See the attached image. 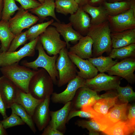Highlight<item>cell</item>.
Instances as JSON below:
<instances>
[{"instance_id": "cell-1", "label": "cell", "mask_w": 135, "mask_h": 135, "mask_svg": "<svg viewBox=\"0 0 135 135\" xmlns=\"http://www.w3.org/2000/svg\"><path fill=\"white\" fill-rule=\"evenodd\" d=\"M111 32L108 20L98 24L91 25L86 35L93 41L92 57L102 56L104 52H110L112 48Z\"/></svg>"}, {"instance_id": "cell-2", "label": "cell", "mask_w": 135, "mask_h": 135, "mask_svg": "<svg viewBox=\"0 0 135 135\" xmlns=\"http://www.w3.org/2000/svg\"><path fill=\"white\" fill-rule=\"evenodd\" d=\"M0 70L2 75L11 81L20 90L28 93L30 80L37 70H31L18 62L1 67Z\"/></svg>"}, {"instance_id": "cell-3", "label": "cell", "mask_w": 135, "mask_h": 135, "mask_svg": "<svg viewBox=\"0 0 135 135\" xmlns=\"http://www.w3.org/2000/svg\"><path fill=\"white\" fill-rule=\"evenodd\" d=\"M54 84L47 72L42 68L38 69L30 80L29 92L35 98L44 100L54 92Z\"/></svg>"}, {"instance_id": "cell-4", "label": "cell", "mask_w": 135, "mask_h": 135, "mask_svg": "<svg viewBox=\"0 0 135 135\" xmlns=\"http://www.w3.org/2000/svg\"><path fill=\"white\" fill-rule=\"evenodd\" d=\"M36 49L38 52L37 58L34 61L28 62L27 60L22 61V65L34 70H37L38 68H42L48 73L54 84H57L58 79V72L56 66V62L58 54L50 56L46 54L42 45L38 41L36 46Z\"/></svg>"}, {"instance_id": "cell-5", "label": "cell", "mask_w": 135, "mask_h": 135, "mask_svg": "<svg viewBox=\"0 0 135 135\" xmlns=\"http://www.w3.org/2000/svg\"><path fill=\"white\" fill-rule=\"evenodd\" d=\"M66 47L60 51L56 59V66L59 78L57 85L61 87L68 83L77 76L76 66L69 57Z\"/></svg>"}, {"instance_id": "cell-6", "label": "cell", "mask_w": 135, "mask_h": 135, "mask_svg": "<svg viewBox=\"0 0 135 135\" xmlns=\"http://www.w3.org/2000/svg\"><path fill=\"white\" fill-rule=\"evenodd\" d=\"M38 41L50 56L58 54L62 49L66 46V42L61 39L60 34L56 28L51 25L39 36Z\"/></svg>"}, {"instance_id": "cell-7", "label": "cell", "mask_w": 135, "mask_h": 135, "mask_svg": "<svg viewBox=\"0 0 135 135\" xmlns=\"http://www.w3.org/2000/svg\"><path fill=\"white\" fill-rule=\"evenodd\" d=\"M39 36L25 44L17 51L10 52L6 51L0 52V67L18 63L25 57L34 56L35 54L36 46L38 41Z\"/></svg>"}, {"instance_id": "cell-8", "label": "cell", "mask_w": 135, "mask_h": 135, "mask_svg": "<svg viewBox=\"0 0 135 135\" xmlns=\"http://www.w3.org/2000/svg\"><path fill=\"white\" fill-rule=\"evenodd\" d=\"M15 15L8 21L11 32L15 35H18L25 28H29L39 20L38 17L24 9L21 6Z\"/></svg>"}, {"instance_id": "cell-9", "label": "cell", "mask_w": 135, "mask_h": 135, "mask_svg": "<svg viewBox=\"0 0 135 135\" xmlns=\"http://www.w3.org/2000/svg\"><path fill=\"white\" fill-rule=\"evenodd\" d=\"M120 80L119 76L100 73L92 78L86 80L85 86L96 92L115 90L120 85Z\"/></svg>"}, {"instance_id": "cell-10", "label": "cell", "mask_w": 135, "mask_h": 135, "mask_svg": "<svg viewBox=\"0 0 135 135\" xmlns=\"http://www.w3.org/2000/svg\"><path fill=\"white\" fill-rule=\"evenodd\" d=\"M108 20L111 32H120L135 28V13L130 8L116 16L108 15Z\"/></svg>"}, {"instance_id": "cell-11", "label": "cell", "mask_w": 135, "mask_h": 135, "mask_svg": "<svg viewBox=\"0 0 135 135\" xmlns=\"http://www.w3.org/2000/svg\"><path fill=\"white\" fill-rule=\"evenodd\" d=\"M86 80L77 76L70 81L66 89L62 92L57 93L53 92L50 100L55 103L65 104L71 101L75 96L78 90L85 86Z\"/></svg>"}, {"instance_id": "cell-12", "label": "cell", "mask_w": 135, "mask_h": 135, "mask_svg": "<svg viewBox=\"0 0 135 135\" xmlns=\"http://www.w3.org/2000/svg\"><path fill=\"white\" fill-rule=\"evenodd\" d=\"M135 58H129L117 62L106 72L111 76H116L124 78L128 82L132 84L135 81Z\"/></svg>"}, {"instance_id": "cell-13", "label": "cell", "mask_w": 135, "mask_h": 135, "mask_svg": "<svg viewBox=\"0 0 135 135\" xmlns=\"http://www.w3.org/2000/svg\"><path fill=\"white\" fill-rule=\"evenodd\" d=\"M100 96L97 92L87 87L79 88L71 101V110H78L84 106H92L98 99Z\"/></svg>"}, {"instance_id": "cell-14", "label": "cell", "mask_w": 135, "mask_h": 135, "mask_svg": "<svg viewBox=\"0 0 135 135\" xmlns=\"http://www.w3.org/2000/svg\"><path fill=\"white\" fill-rule=\"evenodd\" d=\"M18 90L9 79L3 75L0 77V96L6 109L16 102Z\"/></svg>"}, {"instance_id": "cell-15", "label": "cell", "mask_w": 135, "mask_h": 135, "mask_svg": "<svg viewBox=\"0 0 135 135\" xmlns=\"http://www.w3.org/2000/svg\"><path fill=\"white\" fill-rule=\"evenodd\" d=\"M50 96L44 100L36 107L32 116L34 124L40 131L43 130L50 120Z\"/></svg>"}, {"instance_id": "cell-16", "label": "cell", "mask_w": 135, "mask_h": 135, "mask_svg": "<svg viewBox=\"0 0 135 135\" xmlns=\"http://www.w3.org/2000/svg\"><path fill=\"white\" fill-rule=\"evenodd\" d=\"M68 56L79 70L77 75L85 79L92 78L97 75L98 71L88 59H84L68 51Z\"/></svg>"}, {"instance_id": "cell-17", "label": "cell", "mask_w": 135, "mask_h": 135, "mask_svg": "<svg viewBox=\"0 0 135 135\" xmlns=\"http://www.w3.org/2000/svg\"><path fill=\"white\" fill-rule=\"evenodd\" d=\"M68 19L75 30L83 36L86 35L91 26V18L82 7H79L76 12L70 15Z\"/></svg>"}, {"instance_id": "cell-18", "label": "cell", "mask_w": 135, "mask_h": 135, "mask_svg": "<svg viewBox=\"0 0 135 135\" xmlns=\"http://www.w3.org/2000/svg\"><path fill=\"white\" fill-rule=\"evenodd\" d=\"M100 98L92 106L98 112L105 115L110 108L115 104L118 99V94L116 90L107 91L100 96Z\"/></svg>"}, {"instance_id": "cell-19", "label": "cell", "mask_w": 135, "mask_h": 135, "mask_svg": "<svg viewBox=\"0 0 135 135\" xmlns=\"http://www.w3.org/2000/svg\"><path fill=\"white\" fill-rule=\"evenodd\" d=\"M50 25L54 27L60 35L62 36L66 43L68 50L70 46V42H76L84 36L74 29L70 22L66 24L64 22L56 21L53 22Z\"/></svg>"}, {"instance_id": "cell-20", "label": "cell", "mask_w": 135, "mask_h": 135, "mask_svg": "<svg viewBox=\"0 0 135 135\" xmlns=\"http://www.w3.org/2000/svg\"><path fill=\"white\" fill-rule=\"evenodd\" d=\"M93 41L91 38L86 35L83 36L76 44L69 48L68 52L84 59L92 57Z\"/></svg>"}, {"instance_id": "cell-21", "label": "cell", "mask_w": 135, "mask_h": 135, "mask_svg": "<svg viewBox=\"0 0 135 135\" xmlns=\"http://www.w3.org/2000/svg\"><path fill=\"white\" fill-rule=\"evenodd\" d=\"M71 101L64 104L60 109L55 111H50V122L56 128L64 134L65 132L66 120L71 110Z\"/></svg>"}, {"instance_id": "cell-22", "label": "cell", "mask_w": 135, "mask_h": 135, "mask_svg": "<svg viewBox=\"0 0 135 135\" xmlns=\"http://www.w3.org/2000/svg\"><path fill=\"white\" fill-rule=\"evenodd\" d=\"M55 5L54 0H44L40 6L36 8L28 10L30 13L36 15L39 19L40 23L46 20L47 17L50 16L56 21L60 22L57 18L55 12Z\"/></svg>"}, {"instance_id": "cell-23", "label": "cell", "mask_w": 135, "mask_h": 135, "mask_svg": "<svg viewBox=\"0 0 135 135\" xmlns=\"http://www.w3.org/2000/svg\"><path fill=\"white\" fill-rule=\"evenodd\" d=\"M112 47L118 48L135 44V28L120 32H111Z\"/></svg>"}, {"instance_id": "cell-24", "label": "cell", "mask_w": 135, "mask_h": 135, "mask_svg": "<svg viewBox=\"0 0 135 135\" xmlns=\"http://www.w3.org/2000/svg\"><path fill=\"white\" fill-rule=\"evenodd\" d=\"M43 100L37 99L30 93L24 92L19 89L15 102L22 106L32 117L36 108Z\"/></svg>"}, {"instance_id": "cell-25", "label": "cell", "mask_w": 135, "mask_h": 135, "mask_svg": "<svg viewBox=\"0 0 135 135\" xmlns=\"http://www.w3.org/2000/svg\"><path fill=\"white\" fill-rule=\"evenodd\" d=\"M81 7L91 16V25L98 24L108 20V14L102 5L94 6L88 3Z\"/></svg>"}, {"instance_id": "cell-26", "label": "cell", "mask_w": 135, "mask_h": 135, "mask_svg": "<svg viewBox=\"0 0 135 135\" xmlns=\"http://www.w3.org/2000/svg\"><path fill=\"white\" fill-rule=\"evenodd\" d=\"M135 131V125L132 124L127 120L115 123L102 132L109 135H134Z\"/></svg>"}, {"instance_id": "cell-27", "label": "cell", "mask_w": 135, "mask_h": 135, "mask_svg": "<svg viewBox=\"0 0 135 135\" xmlns=\"http://www.w3.org/2000/svg\"><path fill=\"white\" fill-rule=\"evenodd\" d=\"M15 36L9 28L8 21L0 20V42L2 52L8 50L12 41Z\"/></svg>"}, {"instance_id": "cell-28", "label": "cell", "mask_w": 135, "mask_h": 135, "mask_svg": "<svg viewBox=\"0 0 135 135\" xmlns=\"http://www.w3.org/2000/svg\"><path fill=\"white\" fill-rule=\"evenodd\" d=\"M128 103L116 104L105 115L113 123L119 121H124L127 120L126 112Z\"/></svg>"}, {"instance_id": "cell-29", "label": "cell", "mask_w": 135, "mask_h": 135, "mask_svg": "<svg viewBox=\"0 0 135 135\" xmlns=\"http://www.w3.org/2000/svg\"><path fill=\"white\" fill-rule=\"evenodd\" d=\"M88 59L101 73L106 72L118 62L117 60H113L109 56H101L96 57H92Z\"/></svg>"}, {"instance_id": "cell-30", "label": "cell", "mask_w": 135, "mask_h": 135, "mask_svg": "<svg viewBox=\"0 0 135 135\" xmlns=\"http://www.w3.org/2000/svg\"><path fill=\"white\" fill-rule=\"evenodd\" d=\"M102 5L110 16H115L124 13L130 8V1H124L113 2H104Z\"/></svg>"}, {"instance_id": "cell-31", "label": "cell", "mask_w": 135, "mask_h": 135, "mask_svg": "<svg viewBox=\"0 0 135 135\" xmlns=\"http://www.w3.org/2000/svg\"><path fill=\"white\" fill-rule=\"evenodd\" d=\"M56 12L65 16L73 14L79 8L75 0H55Z\"/></svg>"}, {"instance_id": "cell-32", "label": "cell", "mask_w": 135, "mask_h": 135, "mask_svg": "<svg viewBox=\"0 0 135 135\" xmlns=\"http://www.w3.org/2000/svg\"><path fill=\"white\" fill-rule=\"evenodd\" d=\"M112 58L118 59L134 58L135 57V44L118 48H113L109 55Z\"/></svg>"}, {"instance_id": "cell-33", "label": "cell", "mask_w": 135, "mask_h": 135, "mask_svg": "<svg viewBox=\"0 0 135 135\" xmlns=\"http://www.w3.org/2000/svg\"><path fill=\"white\" fill-rule=\"evenodd\" d=\"M12 113L19 116L34 133L36 132L35 124L32 117L27 113L24 108L16 102L14 103L10 108Z\"/></svg>"}, {"instance_id": "cell-34", "label": "cell", "mask_w": 135, "mask_h": 135, "mask_svg": "<svg viewBox=\"0 0 135 135\" xmlns=\"http://www.w3.org/2000/svg\"><path fill=\"white\" fill-rule=\"evenodd\" d=\"M78 126L87 129L89 131L90 135H98L99 132H103L106 128L93 119L89 120H79L75 123Z\"/></svg>"}, {"instance_id": "cell-35", "label": "cell", "mask_w": 135, "mask_h": 135, "mask_svg": "<svg viewBox=\"0 0 135 135\" xmlns=\"http://www.w3.org/2000/svg\"><path fill=\"white\" fill-rule=\"evenodd\" d=\"M52 19L47 22L40 23L33 25L27 30L26 36L28 40L32 41L44 32L47 28L54 22Z\"/></svg>"}, {"instance_id": "cell-36", "label": "cell", "mask_w": 135, "mask_h": 135, "mask_svg": "<svg viewBox=\"0 0 135 135\" xmlns=\"http://www.w3.org/2000/svg\"><path fill=\"white\" fill-rule=\"evenodd\" d=\"M118 94V98L122 103H128L134 100L135 98V92L132 88L128 84L124 87L119 85L116 89Z\"/></svg>"}, {"instance_id": "cell-37", "label": "cell", "mask_w": 135, "mask_h": 135, "mask_svg": "<svg viewBox=\"0 0 135 135\" xmlns=\"http://www.w3.org/2000/svg\"><path fill=\"white\" fill-rule=\"evenodd\" d=\"M80 110L90 113L94 116V118L92 119L105 127L106 129L112 126L115 124L105 115L100 114L95 111L91 106L84 107Z\"/></svg>"}, {"instance_id": "cell-38", "label": "cell", "mask_w": 135, "mask_h": 135, "mask_svg": "<svg viewBox=\"0 0 135 135\" xmlns=\"http://www.w3.org/2000/svg\"><path fill=\"white\" fill-rule=\"evenodd\" d=\"M1 20L8 21L15 12L20 8L16 4L15 0H4Z\"/></svg>"}, {"instance_id": "cell-39", "label": "cell", "mask_w": 135, "mask_h": 135, "mask_svg": "<svg viewBox=\"0 0 135 135\" xmlns=\"http://www.w3.org/2000/svg\"><path fill=\"white\" fill-rule=\"evenodd\" d=\"M0 122L5 129L16 126L24 125L25 124V123L19 116L12 112L9 117L3 119Z\"/></svg>"}, {"instance_id": "cell-40", "label": "cell", "mask_w": 135, "mask_h": 135, "mask_svg": "<svg viewBox=\"0 0 135 135\" xmlns=\"http://www.w3.org/2000/svg\"><path fill=\"white\" fill-rule=\"evenodd\" d=\"M26 30L16 35L12 41L7 51L14 52L19 46L26 44L28 40L26 36Z\"/></svg>"}, {"instance_id": "cell-41", "label": "cell", "mask_w": 135, "mask_h": 135, "mask_svg": "<svg viewBox=\"0 0 135 135\" xmlns=\"http://www.w3.org/2000/svg\"><path fill=\"white\" fill-rule=\"evenodd\" d=\"M76 116L86 118H93L94 116L90 113L81 110H72L69 112L66 120V123L73 118Z\"/></svg>"}, {"instance_id": "cell-42", "label": "cell", "mask_w": 135, "mask_h": 135, "mask_svg": "<svg viewBox=\"0 0 135 135\" xmlns=\"http://www.w3.org/2000/svg\"><path fill=\"white\" fill-rule=\"evenodd\" d=\"M21 5V7L25 10H28L37 8L41 4L36 0H15Z\"/></svg>"}, {"instance_id": "cell-43", "label": "cell", "mask_w": 135, "mask_h": 135, "mask_svg": "<svg viewBox=\"0 0 135 135\" xmlns=\"http://www.w3.org/2000/svg\"><path fill=\"white\" fill-rule=\"evenodd\" d=\"M42 135H63L64 134L57 130L54 125L49 122L43 130Z\"/></svg>"}, {"instance_id": "cell-44", "label": "cell", "mask_w": 135, "mask_h": 135, "mask_svg": "<svg viewBox=\"0 0 135 135\" xmlns=\"http://www.w3.org/2000/svg\"><path fill=\"white\" fill-rule=\"evenodd\" d=\"M128 112L127 120L131 124L135 125V105L134 104L128 106Z\"/></svg>"}, {"instance_id": "cell-45", "label": "cell", "mask_w": 135, "mask_h": 135, "mask_svg": "<svg viewBox=\"0 0 135 135\" xmlns=\"http://www.w3.org/2000/svg\"><path fill=\"white\" fill-rule=\"evenodd\" d=\"M6 109L4 104L0 96V113L2 116L3 119L8 117L6 113Z\"/></svg>"}, {"instance_id": "cell-46", "label": "cell", "mask_w": 135, "mask_h": 135, "mask_svg": "<svg viewBox=\"0 0 135 135\" xmlns=\"http://www.w3.org/2000/svg\"><path fill=\"white\" fill-rule=\"evenodd\" d=\"M107 0H90L88 4L90 5L94 6H97L102 5L103 3L107 2Z\"/></svg>"}, {"instance_id": "cell-47", "label": "cell", "mask_w": 135, "mask_h": 135, "mask_svg": "<svg viewBox=\"0 0 135 135\" xmlns=\"http://www.w3.org/2000/svg\"><path fill=\"white\" fill-rule=\"evenodd\" d=\"M8 133L6 129L4 128L2 124L0 121V135H6Z\"/></svg>"}, {"instance_id": "cell-48", "label": "cell", "mask_w": 135, "mask_h": 135, "mask_svg": "<svg viewBox=\"0 0 135 135\" xmlns=\"http://www.w3.org/2000/svg\"><path fill=\"white\" fill-rule=\"evenodd\" d=\"M75 0L78 4L79 7H82L86 4L85 0Z\"/></svg>"}, {"instance_id": "cell-49", "label": "cell", "mask_w": 135, "mask_h": 135, "mask_svg": "<svg viewBox=\"0 0 135 135\" xmlns=\"http://www.w3.org/2000/svg\"><path fill=\"white\" fill-rule=\"evenodd\" d=\"M3 0H0V20L2 18V13L3 6Z\"/></svg>"}, {"instance_id": "cell-50", "label": "cell", "mask_w": 135, "mask_h": 135, "mask_svg": "<svg viewBox=\"0 0 135 135\" xmlns=\"http://www.w3.org/2000/svg\"><path fill=\"white\" fill-rule=\"evenodd\" d=\"M131 0H108V2L111 3L114 2H120L124 1H130Z\"/></svg>"}, {"instance_id": "cell-51", "label": "cell", "mask_w": 135, "mask_h": 135, "mask_svg": "<svg viewBox=\"0 0 135 135\" xmlns=\"http://www.w3.org/2000/svg\"><path fill=\"white\" fill-rule=\"evenodd\" d=\"M41 4L42 3L44 2V0H37Z\"/></svg>"}, {"instance_id": "cell-52", "label": "cell", "mask_w": 135, "mask_h": 135, "mask_svg": "<svg viewBox=\"0 0 135 135\" xmlns=\"http://www.w3.org/2000/svg\"><path fill=\"white\" fill-rule=\"evenodd\" d=\"M90 0H85L86 4L88 3V2Z\"/></svg>"}, {"instance_id": "cell-53", "label": "cell", "mask_w": 135, "mask_h": 135, "mask_svg": "<svg viewBox=\"0 0 135 135\" xmlns=\"http://www.w3.org/2000/svg\"><path fill=\"white\" fill-rule=\"evenodd\" d=\"M0 53L2 52V51L1 50V49H0V48H1V46H0Z\"/></svg>"}]
</instances>
